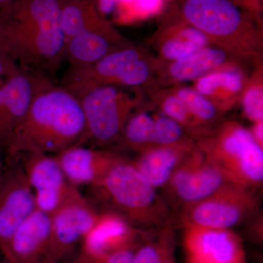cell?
<instances>
[{"label": "cell", "instance_id": "obj_33", "mask_svg": "<svg viewBox=\"0 0 263 263\" xmlns=\"http://www.w3.org/2000/svg\"><path fill=\"white\" fill-rule=\"evenodd\" d=\"M164 4V0H136L137 13L142 18L152 16L160 12Z\"/></svg>", "mask_w": 263, "mask_h": 263}, {"label": "cell", "instance_id": "obj_25", "mask_svg": "<svg viewBox=\"0 0 263 263\" xmlns=\"http://www.w3.org/2000/svg\"><path fill=\"white\" fill-rule=\"evenodd\" d=\"M155 118L146 112L132 114L127 119L117 143L124 148L142 151L152 146Z\"/></svg>", "mask_w": 263, "mask_h": 263}, {"label": "cell", "instance_id": "obj_2", "mask_svg": "<svg viewBox=\"0 0 263 263\" xmlns=\"http://www.w3.org/2000/svg\"><path fill=\"white\" fill-rule=\"evenodd\" d=\"M85 133L86 124L79 98L45 76L28 113L13 135L6 151L7 158L29 152L58 155L80 145Z\"/></svg>", "mask_w": 263, "mask_h": 263}, {"label": "cell", "instance_id": "obj_7", "mask_svg": "<svg viewBox=\"0 0 263 263\" xmlns=\"http://www.w3.org/2000/svg\"><path fill=\"white\" fill-rule=\"evenodd\" d=\"M156 61L148 58L141 48L130 43L92 65L69 67L62 85L72 91L103 85L139 87L150 81Z\"/></svg>", "mask_w": 263, "mask_h": 263}, {"label": "cell", "instance_id": "obj_18", "mask_svg": "<svg viewBox=\"0 0 263 263\" xmlns=\"http://www.w3.org/2000/svg\"><path fill=\"white\" fill-rule=\"evenodd\" d=\"M129 44L110 24L103 28L84 31L67 40L65 60L70 67H86Z\"/></svg>", "mask_w": 263, "mask_h": 263}, {"label": "cell", "instance_id": "obj_12", "mask_svg": "<svg viewBox=\"0 0 263 263\" xmlns=\"http://www.w3.org/2000/svg\"><path fill=\"white\" fill-rule=\"evenodd\" d=\"M183 248L186 263H247L241 239L230 230L186 224Z\"/></svg>", "mask_w": 263, "mask_h": 263}, {"label": "cell", "instance_id": "obj_24", "mask_svg": "<svg viewBox=\"0 0 263 263\" xmlns=\"http://www.w3.org/2000/svg\"><path fill=\"white\" fill-rule=\"evenodd\" d=\"M152 98L166 117L179 123L185 132L195 136L206 138L212 133L209 127L194 117L182 100L171 89L153 90Z\"/></svg>", "mask_w": 263, "mask_h": 263}, {"label": "cell", "instance_id": "obj_39", "mask_svg": "<svg viewBox=\"0 0 263 263\" xmlns=\"http://www.w3.org/2000/svg\"><path fill=\"white\" fill-rule=\"evenodd\" d=\"M247 1H249V3H251L252 4V7L253 8V9H255L256 6V3H257V2L259 1V0H247Z\"/></svg>", "mask_w": 263, "mask_h": 263}, {"label": "cell", "instance_id": "obj_19", "mask_svg": "<svg viewBox=\"0 0 263 263\" xmlns=\"http://www.w3.org/2000/svg\"><path fill=\"white\" fill-rule=\"evenodd\" d=\"M45 76L46 74L39 71L18 66L5 77L4 83L0 86L12 138L28 113Z\"/></svg>", "mask_w": 263, "mask_h": 263}, {"label": "cell", "instance_id": "obj_26", "mask_svg": "<svg viewBox=\"0 0 263 263\" xmlns=\"http://www.w3.org/2000/svg\"><path fill=\"white\" fill-rule=\"evenodd\" d=\"M171 90L182 100L194 117L208 127L220 114L214 104L195 88L178 87Z\"/></svg>", "mask_w": 263, "mask_h": 263}, {"label": "cell", "instance_id": "obj_28", "mask_svg": "<svg viewBox=\"0 0 263 263\" xmlns=\"http://www.w3.org/2000/svg\"><path fill=\"white\" fill-rule=\"evenodd\" d=\"M187 143H191V141L179 123L166 116L155 117L152 146H176Z\"/></svg>", "mask_w": 263, "mask_h": 263}, {"label": "cell", "instance_id": "obj_23", "mask_svg": "<svg viewBox=\"0 0 263 263\" xmlns=\"http://www.w3.org/2000/svg\"><path fill=\"white\" fill-rule=\"evenodd\" d=\"M61 23L66 41L84 31L111 24L100 11L98 0H61Z\"/></svg>", "mask_w": 263, "mask_h": 263}, {"label": "cell", "instance_id": "obj_21", "mask_svg": "<svg viewBox=\"0 0 263 263\" xmlns=\"http://www.w3.org/2000/svg\"><path fill=\"white\" fill-rule=\"evenodd\" d=\"M192 151V143L176 146H157L147 148L133 165L154 187L163 186L175 170Z\"/></svg>", "mask_w": 263, "mask_h": 263}, {"label": "cell", "instance_id": "obj_40", "mask_svg": "<svg viewBox=\"0 0 263 263\" xmlns=\"http://www.w3.org/2000/svg\"><path fill=\"white\" fill-rule=\"evenodd\" d=\"M0 263H5V260H3V261L0 260Z\"/></svg>", "mask_w": 263, "mask_h": 263}, {"label": "cell", "instance_id": "obj_8", "mask_svg": "<svg viewBox=\"0 0 263 263\" xmlns=\"http://www.w3.org/2000/svg\"><path fill=\"white\" fill-rule=\"evenodd\" d=\"M98 214L79 188L72 189L61 206L51 215L46 263H60L70 257L94 226Z\"/></svg>", "mask_w": 263, "mask_h": 263}, {"label": "cell", "instance_id": "obj_36", "mask_svg": "<svg viewBox=\"0 0 263 263\" xmlns=\"http://www.w3.org/2000/svg\"><path fill=\"white\" fill-rule=\"evenodd\" d=\"M252 136L255 141L262 147L263 144V122H258L254 123L252 130L251 131Z\"/></svg>", "mask_w": 263, "mask_h": 263}, {"label": "cell", "instance_id": "obj_32", "mask_svg": "<svg viewBox=\"0 0 263 263\" xmlns=\"http://www.w3.org/2000/svg\"><path fill=\"white\" fill-rule=\"evenodd\" d=\"M11 138V131L8 124L3 95L0 89V148L6 152L10 146Z\"/></svg>", "mask_w": 263, "mask_h": 263}, {"label": "cell", "instance_id": "obj_13", "mask_svg": "<svg viewBox=\"0 0 263 263\" xmlns=\"http://www.w3.org/2000/svg\"><path fill=\"white\" fill-rule=\"evenodd\" d=\"M192 152L175 170L169 180L180 200L190 205L233 183L219 167L205 158L202 152Z\"/></svg>", "mask_w": 263, "mask_h": 263}, {"label": "cell", "instance_id": "obj_38", "mask_svg": "<svg viewBox=\"0 0 263 263\" xmlns=\"http://www.w3.org/2000/svg\"><path fill=\"white\" fill-rule=\"evenodd\" d=\"M1 150V148H0V180H1L2 175H3V167H4V164H3V160H2Z\"/></svg>", "mask_w": 263, "mask_h": 263}, {"label": "cell", "instance_id": "obj_35", "mask_svg": "<svg viewBox=\"0 0 263 263\" xmlns=\"http://www.w3.org/2000/svg\"><path fill=\"white\" fill-rule=\"evenodd\" d=\"M60 263H98L94 259L90 258L87 255L83 253L82 252L79 251V253L75 254V255L72 256V254L70 257H67L63 261H62Z\"/></svg>", "mask_w": 263, "mask_h": 263}, {"label": "cell", "instance_id": "obj_16", "mask_svg": "<svg viewBox=\"0 0 263 263\" xmlns=\"http://www.w3.org/2000/svg\"><path fill=\"white\" fill-rule=\"evenodd\" d=\"M56 156L67 181L79 188L98 183L122 157L113 152L75 145Z\"/></svg>", "mask_w": 263, "mask_h": 263}, {"label": "cell", "instance_id": "obj_11", "mask_svg": "<svg viewBox=\"0 0 263 263\" xmlns=\"http://www.w3.org/2000/svg\"><path fill=\"white\" fill-rule=\"evenodd\" d=\"M16 157L34 193L36 209L52 215L76 186L66 179L55 155L29 152Z\"/></svg>", "mask_w": 263, "mask_h": 263}, {"label": "cell", "instance_id": "obj_20", "mask_svg": "<svg viewBox=\"0 0 263 263\" xmlns=\"http://www.w3.org/2000/svg\"><path fill=\"white\" fill-rule=\"evenodd\" d=\"M152 45L160 61H176L212 46L198 29L181 20L164 24L154 35Z\"/></svg>", "mask_w": 263, "mask_h": 263}, {"label": "cell", "instance_id": "obj_5", "mask_svg": "<svg viewBox=\"0 0 263 263\" xmlns=\"http://www.w3.org/2000/svg\"><path fill=\"white\" fill-rule=\"evenodd\" d=\"M90 188L129 221L156 223L164 213L155 188L133 163L123 158Z\"/></svg>", "mask_w": 263, "mask_h": 263}, {"label": "cell", "instance_id": "obj_10", "mask_svg": "<svg viewBox=\"0 0 263 263\" xmlns=\"http://www.w3.org/2000/svg\"><path fill=\"white\" fill-rule=\"evenodd\" d=\"M255 206V198L249 188L230 183L211 196L192 204L186 215V224L229 230L243 221Z\"/></svg>", "mask_w": 263, "mask_h": 263}, {"label": "cell", "instance_id": "obj_31", "mask_svg": "<svg viewBox=\"0 0 263 263\" xmlns=\"http://www.w3.org/2000/svg\"><path fill=\"white\" fill-rule=\"evenodd\" d=\"M139 247L138 243H134L114 251L105 256L98 263H133L137 249Z\"/></svg>", "mask_w": 263, "mask_h": 263}, {"label": "cell", "instance_id": "obj_34", "mask_svg": "<svg viewBox=\"0 0 263 263\" xmlns=\"http://www.w3.org/2000/svg\"><path fill=\"white\" fill-rule=\"evenodd\" d=\"M18 65L9 60L0 52V78L6 77L10 72H13Z\"/></svg>", "mask_w": 263, "mask_h": 263}, {"label": "cell", "instance_id": "obj_17", "mask_svg": "<svg viewBox=\"0 0 263 263\" xmlns=\"http://www.w3.org/2000/svg\"><path fill=\"white\" fill-rule=\"evenodd\" d=\"M51 216L35 209L10 239L3 254L5 263H46Z\"/></svg>", "mask_w": 263, "mask_h": 263}, {"label": "cell", "instance_id": "obj_29", "mask_svg": "<svg viewBox=\"0 0 263 263\" xmlns=\"http://www.w3.org/2000/svg\"><path fill=\"white\" fill-rule=\"evenodd\" d=\"M159 240L146 243L137 249L133 263H157L160 256Z\"/></svg>", "mask_w": 263, "mask_h": 263}, {"label": "cell", "instance_id": "obj_4", "mask_svg": "<svg viewBox=\"0 0 263 263\" xmlns=\"http://www.w3.org/2000/svg\"><path fill=\"white\" fill-rule=\"evenodd\" d=\"M204 140L202 154L230 182L247 188L262 183V147L251 131L238 123L226 122Z\"/></svg>", "mask_w": 263, "mask_h": 263}, {"label": "cell", "instance_id": "obj_27", "mask_svg": "<svg viewBox=\"0 0 263 263\" xmlns=\"http://www.w3.org/2000/svg\"><path fill=\"white\" fill-rule=\"evenodd\" d=\"M240 99L246 117L254 123L262 122L263 87L260 70L247 81Z\"/></svg>", "mask_w": 263, "mask_h": 263}, {"label": "cell", "instance_id": "obj_9", "mask_svg": "<svg viewBox=\"0 0 263 263\" xmlns=\"http://www.w3.org/2000/svg\"><path fill=\"white\" fill-rule=\"evenodd\" d=\"M34 193L17 157L7 158L0 180V252L4 254L15 232L35 211Z\"/></svg>", "mask_w": 263, "mask_h": 263}, {"label": "cell", "instance_id": "obj_37", "mask_svg": "<svg viewBox=\"0 0 263 263\" xmlns=\"http://www.w3.org/2000/svg\"><path fill=\"white\" fill-rule=\"evenodd\" d=\"M14 0H0V9L13 3Z\"/></svg>", "mask_w": 263, "mask_h": 263}, {"label": "cell", "instance_id": "obj_15", "mask_svg": "<svg viewBox=\"0 0 263 263\" xmlns=\"http://www.w3.org/2000/svg\"><path fill=\"white\" fill-rule=\"evenodd\" d=\"M138 234L124 216L113 210L99 212L94 226L81 242V252L100 262L108 254L137 243Z\"/></svg>", "mask_w": 263, "mask_h": 263}, {"label": "cell", "instance_id": "obj_6", "mask_svg": "<svg viewBox=\"0 0 263 263\" xmlns=\"http://www.w3.org/2000/svg\"><path fill=\"white\" fill-rule=\"evenodd\" d=\"M119 87L103 85L72 91L80 101L86 124L80 145L104 146L117 142L140 100Z\"/></svg>", "mask_w": 263, "mask_h": 263}, {"label": "cell", "instance_id": "obj_1", "mask_svg": "<svg viewBox=\"0 0 263 263\" xmlns=\"http://www.w3.org/2000/svg\"><path fill=\"white\" fill-rule=\"evenodd\" d=\"M65 46L61 0H14L0 9V52L19 67L53 73Z\"/></svg>", "mask_w": 263, "mask_h": 263}, {"label": "cell", "instance_id": "obj_30", "mask_svg": "<svg viewBox=\"0 0 263 263\" xmlns=\"http://www.w3.org/2000/svg\"><path fill=\"white\" fill-rule=\"evenodd\" d=\"M158 240L160 251L157 263H176L174 255V238L172 232H164Z\"/></svg>", "mask_w": 263, "mask_h": 263}, {"label": "cell", "instance_id": "obj_22", "mask_svg": "<svg viewBox=\"0 0 263 263\" xmlns=\"http://www.w3.org/2000/svg\"><path fill=\"white\" fill-rule=\"evenodd\" d=\"M195 81L194 88L210 100L220 112L234 106L241 98L247 83L240 68L216 71Z\"/></svg>", "mask_w": 263, "mask_h": 263}, {"label": "cell", "instance_id": "obj_14", "mask_svg": "<svg viewBox=\"0 0 263 263\" xmlns=\"http://www.w3.org/2000/svg\"><path fill=\"white\" fill-rule=\"evenodd\" d=\"M241 61L215 46H208L176 61L157 60L155 72L160 81L174 84L196 81L202 76L224 69L240 68Z\"/></svg>", "mask_w": 263, "mask_h": 263}, {"label": "cell", "instance_id": "obj_3", "mask_svg": "<svg viewBox=\"0 0 263 263\" xmlns=\"http://www.w3.org/2000/svg\"><path fill=\"white\" fill-rule=\"evenodd\" d=\"M179 18L198 29L211 45L241 62L259 61L260 29L231 0H183Z\"/></svg>", "mask_w": 263, "mask_h": 263}]
</instances>
